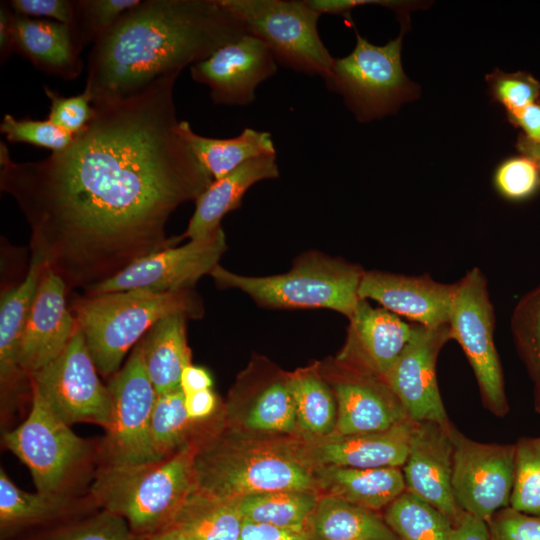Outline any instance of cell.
Returning a JSON list of instances; mask_svg holds the SVG:
<instances>
[{
	"label": "cell",
	"instance_id": "cell-1",
	"mask_svg": "<svg viewBox=\"0 0 540 540\" xmlns=\"http://www.w3.org/2000/svg\"><path fill=\"white\" fill-rule=\"evenodd\" d=\"M166 73L134 95L93 103L69 145L39 161L16 162L0 142V188L16 201L37 255L68 288L101 283L176 244L166 224L212 183L177 132Z\"/></svg>",
	"mask_w": 540,
	"mask_h": 540
},
{
	"label": "cell",
	"instance_id": "cell-2",
	"mask_svg": "<svg viewBox=\"0 0 540 540\" xmlns=\"http://www.w3.org/2000/svg\"><path fill=\"white\" fill-rule=\"evenodd\" d=\"M244 34L219 0H141L93 43L84 91L92 104L134 95Z\"/></svg>",
	"mask_w": 540,
	"mask_h": 540
},
{
	"label": "cell",
	"instance_id": "cell-3",
	"mask_svg": "<svg viewBox=\"0 0 540 540\" xmlns=\"http://www.w3.org/2000/svg\"><path fill=\"white\" fill-rule=\"evenodd\" d=\"M195 442L194 480L199 492L224 500L276 490L318 492L316 466L306 458L303 441L296 435L236 431L224 424L221 409Z\"/></svg>",
	"mask_w": 540,
	"mask_h": 540
},
{
	"label": "cell",
	"instance_id": "cell-4",
	"mask_svg": "<svg viewBox=\"0 0 540 540\" xmlns=\"http://www.w3.org/2000/svg\"><path fill=\"white\" fill-rule=\"evenodd\" d=\"M195 439L174 455L134 465H101L90 498L101 509L123 517L147 538L170 527L195 489Z\"/></svg>",
	"mask_w": 540,
	"mask_h": 540
},
{
	"label": "cell",
	"instance_id": "cell-5",
	"mask_svg": "<svg viewBox=\"0 0 540 540\" xmlns=\"http://www.w3.org/2000/svg\"><path fill=\"white\" fill-rule=\"evenodd\" d=\"M73 313L98 372L110 376L157 322L172 315L200 318L204 307L192 289L128 290L84 295L74 301Z\"/></svg>",
	"mask_w": 540,
	"mask_h": 540
},
{
	"label": "cell",
	"instance_id": "cell-6",
	"mask_svg": "<svg viewBox=\"0 0 540 540\" xmlns=\"http://www.w3.org/2000/svg\"><path fill=\"white\" fill-rule=\"evenodd\" d=\"M364 272L357 264L308 252L283 274L244 276L218 264L209 275L219 287L241 290L265 308H324L349 319L360 300L358 291Z\"/></svg>",
	"mask_w": 540,
	"mask_h": 540
},
{
	"label": "cell",
	"instance_id": "cell-7",
	"mask_svg": "<svg viewBox=\"0 0 540 540\" xmlns=\"http://www.w3.org/2000/svg\"><path fill=\"white\" fill-rule=\"evenodd\" d=\"M350 54L335 58L323 77L327 88L340 94L357 120L368 122L392 114L415 99L417 86L404 73L401 49L404 31L385 45H375L355 29Z\"/></svg>",
	"mask_w": 540,
	"mask_h": 540
},
{
	"label": "cell",
	"instance_id": "cell-8",
	"mask_svg": "<svg viewBox=\"0 0 540 540\" xmlns=\"http://www.w3.org/2000/svg\"><path fill=\"white\" fill-rule=\"evenodd\" d=\"M245 34L261 42L277 63L322 78L335 58L318 32L321 16L306 0H219Z\"/></svg>",
	"mask_w": 540,
	"mask_h": 540
},
{
	"label": "cell",
	"instance_id": "cell-9",
	"mask_svg": "<svg viewBox=\"0 0 540 540\" xmlns=\"http://www.w3.org/2000/svg\"><path fill=\"white\" fill-rule=\"evenodd\" d=\"M31 391L27 418L3 435V444L28 467L38 492L69 495L70 486L92 459L93 447Z\"/></svg>",
	"mask_w": 540,
	"mask_h": 540
},
{
	"label": "cell",
	"instance_id": "cell-10",
	"mask_svg": "<svg viewBox=\"0 0 540 540\" xmlns=\"http://www.w3.org/2000/svg\"><path fill=\"white\" fill-rule=\"evenodd\" d=\"M449 329L471 365L486 409L498 417L509 410L504 376L494 343L495 314L486 277L470 269L455 283Z\"/></svg>",
	"mask_w": 540,
	"mask_h": 540
},
{
	"label": "cell",
	"instance_id": "cell-11",
	"mask_svg": "<svg viewBox=\"0 0 540 540\" xmlns=\"http://www.w3.org/2000/svg\"><path fill=\"white\" fill-rule=\"evenodd\" d=\"M98 373L77 327L63 352L30 376V386L66 424L89 422L106 430L112 402Z\"/></svg>",
	"mask_w": 540,
	"mask_h": 540
},
{
	"label": "cell",
	"instance_id": "cell-12",
	"mask_svg": "<svg viewBox=\"0 0 540 540\" xmlns=\"http://www.w3.org/2000/svg\"><path fill=\"white\" fill-rule=\"evenodd\" d=\"M111 418L100 446L102 465L158 461L150 442V421L157 392L146 372L140 343L107 385Z\"/></svg>",
	"mask_w": 540,
	"mask_h": 540
},
{
	"label": "cell",
	"instance_id": "cell-13",
	"mask_svg": "<svg viewBox=\"0 0 540 540\" xmlns=\"http://www.w3.org/2000/svg\"><path fill=\"white\" fill-rule=\"evenodd\" d=\"M452 489L457 505L487 522L497 511L510 506L515 445L481 443L462 434L452 423Z\"/></svg>",
	"mask_w": 540,
	"mask_h": 540
},
{
	"label": "cell",
	"instance_id": "cell-14",
	"mask_svg": "<svg viewBox=\"0 0 540 540\" xmlns=\"http://www.w3.org/2000/svg\"><path fill=\"white\" fill-rule=\"evenodd\" d=\"M222 412L224 424L242 433L297 436L289 372L264 358L254 359L238 376Z\"/></svg>",
	"mask_w": 540,
	"mask_h": 540
},
{
	"label": "cell",
	"instance_id": "cell-15",
	"mask_svg": "<svg viewBox=\"0 0 540 540\" xmlns=\"http://www.w3.org/2000/svg\"><path fill=\"white\" fill-rule=\"evenodd\" d=\"M227 249L220 227L212 234L189 240L185 245L169 247L143 257L87 290L98 295L128 290L172 292L191 289L205 274H210Z\"/></svg>",
	"mask_w": 540,
	"mask_h": 540
},
{
	"label": "cell",
	"instance_id": "cell-16",
	"mask_svg": "<svg viewBox=\"0 0 540 540\" xmlns=\"http://www.w3.org/2000/svg\"><path fill=\"white\" fill-rule=\"evenodd\" d=\"M337 403L332 434L347 435L387 430L410 420L385 378L338 360L320 363Z\"/></svg>",
	"mask_w": 540,
	"mask_h": 540
},
{
	"label": "cell",
	"instance_id": "cell-17",
	"mask_svg": "<svg viewBox=\"0 0 540 540\" xmlns=\"http://www.w3.org/2000/svg\"><path fill=\"white\" fill-rule=\"evenodd\" d=\"M452 340L449 324L424 327L416 324L414 334L385 380L412 421H434L448 425L436 378V362L442 347Z\"/></svg>",
	"mask_w": 540,
	"mask_h": 540
},
{
	"label": "cell",
	"instance_id": "cell-18",
	"mask_svg": "<svg viewBox=\"0 0 540 540\" xmlns=\"http://www.w3.org/2000/svg\"><path fill=\"white\" fill-rule=\"evenodd\" d=\"M451 424L413 421L402 472L406 491L439 510L454 526L465 512L457 505L452 489Z\"/></svg>",
	"mask_w": 540,
	"mask_h": 540
},
{
	"label": "cell",
	"instance_id": "cell-19",
	"mask_svg": "<svg viewBox=\"0 0 540 540\" xmlns=\"http://www.w3.org/2000/svg\"><path fill=\"white\" fill-rule=\"evenodd\" d=\"M277 72V61L259 39L244 34L190 66L194 81L209 87L216 104L252 103L257 86Z\"/></svg>",
	"mask_w": 540,
	"mask_h": 540
},
{
	"label": "cell",
	"instance_id": "cell-20",
	"mask_svg": "<svg viewBox=\"0 0 540 540\" xmlns=\"http://www.w3.org/2000/svg\"><path fill=\"white\" fill-rule=\"evenodd\" d=\"M68 287L50 268H45L34 296L23 333L19 364L30 379L66 348L77 325L66 305Z\"/></svg>",
	"mask_w": 540,
	"mask_h": 540
},
{
	"label": "cell",
	"instance_id": "cell-21",
	"mask_svg": "<svg viewBox=\"0 0 540 540\" xmlns=\"http://www.w3.org/2000/svg\"><path fill=\"white\" fill-rule=\"evenodd\" d=\"M454 292L455 283H440L428 275L371 270L364 272L358 294L399 317L433 328L448 325Z\"/></svg>",
	"mask_w": 540,
	"mask_h": 540
},
{
	"label": "cell",
	"instance_id": "cell-22",
	"mask_svg": "<svg viewBox=\"0 0 540 540\" xmlns=\"http://www.w3.org/2000/svg\"><path fill=\"white\" fill-rule=\"evenodd\" d=\"M416 324H409L384 309L360 299L349 318L346 342L336 356L342 362L385 375L412 338Z\"/></svg>",
	"mask_w": 540,
	"mask_h": 540
},
{
	"label": "cell",
	"instance_id": "cell-23",
	"mask_svg": "<svg viewBox=\"0 0 540 540\" xmlns=\"http://www.w3.org/2000/svg\"><path fill=\"white\" fill-rule=\"evenodd\" d=\"M413 421L387 430L356 434H331L303 440L306 458L314 465L353 468L400 467L405 463Z\"/></svg>",
	"mask_w": 540,
	"mask_h": 540
},
{
	"label": "cell",
	"instance_id": "cell-24",
	"mask_svg": "<svg viewBox=\"0 0 540 540\" xmlns=\"http://www.w3.org/2000/svg\"><path fill=\"white\" fill-rule=\"evenodd\" d=\"M46 267L42 258L31 254L29 268L24 279L1 295L0 385L2 401H7L8 398L12 400L19 394L24 379L28 378L19 364L20 347L31 305Z\"/></svg>",
	"mask_w": 540,
	"mask_h": 540
},
{
	"label": "cell",
	"instance_id": "cell-25",
	"mask_svg": "<svg viewBox=\"0 0 540 540\" xmlns=\"http://www.w3.org/2000/svg\"><path fill=\"white\" fill-rule=\"evenodd\" d=\"M279 177L276 155L252 159L212 183L195 200V210L185 232L189 240L206 237L221 227L223 217L240 207L247 190L255 183Z\"/></svg>",
	"mask_w": 540,
	"mask_h": 540
},
{
	"label": "cell",
	"instance_id": "cell-26",
	"mask_svg": "<svg viewBox=\"0 0 540 540\" xmlns=\"http://www.w3.org/2000/svg\"><path fill=\"white\" fill-rule=\"evenodd\" d=\"M13 30L14 53L27 58L37 69L67 80L82 72V49L69 26L14 13Z\"/></svg>",
	"mask_w": 540,
	"mask_h": 540
},
{
	"label": "cell",
	"instance_id": "cell-27",
	"mask_svg": "<svg viewBox=\"0 0 540 540\" xmlns=\"http://www.w3.org/2000/svg\"><path fill=\"white\" fill-rule=\"evenodd\" d=\"M318 492L377 511H383L406 491L402 468H353L319 465L315 468Z\"/></svg>",
	"mask_w": 540,
	"mask_h": 540
},
{
	"label": "cell",
	"instance_id": "cell-28",
	"mask_svg": "<svg viewBox=\"0 0 540 540\" xmlns=\"http://www.w3.org/2000/svg\"><path fill=\"white\" fill-rule=\"evenodd\" d=\"M186 319L184 315L166 317L139 342L146 372L158 395L181 389V374L191 364Z\"/></svg>",
	"mask_w": 540,
	"mask_h": 540
},
{
	"label": "cell",
	"instance_id": "cell-29",
	"mask_svg": "<svg viewBox=\"0 0 540 540\" xmlns=\"http://www.w3.org/2000/svg\"><path fill=\"white\" fill-rule=\"evenodd\" d=\"M177 132L213 180L252 159L276 155L271 134L267 131L245 128L232 138H211L195 133L189 122L179 121Z\"/></svg>",
	"mask_w": 540,
	"mask_h": 540
},
{
	"label": "cell",
	"instance_id": "cell-30",
	"mask_svg": "<svg viewBox=\"0 0 540 540\" xmlns=\"http://www.w3.org/2000/svg\"><path fill=\"white\" fill-rule=\"evenodd\" d=\"M90 500L81 503L69 495L30 493L17 487L6 472H0V530L2 538L34 525L46 524L77 514Z\"/></svg>",
	"mask_w": 540,
	"mask_h": 540
},
{
	"label": "cell",
	"instance_id": "cell-31",
	"mask_svg": "<svg viewBox=\"0 0 540 540\" xmlns=\"http://www.w3.org/2000/svg\"><path fill=\"white\" fill-rule=\"evenodd\" d=\"M309 531L314 540H400L377 512L333 496H321Z\"/></svg>",
	"mask_w": 540,
	"mask_h": 540
},
{
	"label": "cell",
	"instance_id": "cell-32",
	"mask_svg": "<svg viewBox=\"0 0 540 540\" xmlns=\"http://www.w3.org/2000/svg\"><path fill=\"white\" fill-rule=\"evenodd\" d=\"M289 385L295 405L297 436L314 440L331 435L337 422V403L320 363L289 372Z\"/></svg>",
	"mask_w": 540,
	"mask_h": 540
},
{
	"label": "cell",
	"instance_id": "cell-33",
	"mask_svg": "<svg viewBox=\"0 0 540 540\" xmlns=\"http://www.w3.org/2000/svg\"><path fill=\"white\" fill-rule=\"evenodd\" d=\"M321 495L309 490H276L235 499L245 521L309 530Z\"/></svg>",
	"mask_w": 540,
	"mask_h": 540
},
{
	"label": "cell",
	"instance_id": "cell-34",
	"mask_svg": "<svg viewBox=\"0 0 540 540\" xmlns=\"http://www.w3.org/2000/svg\"><path fill=\"white\" fill-rule=\"evenodd\" d=\"M243 518L235 500H224L193 490L171 526L196 540H240Z\"/></svg>",
	"mask_w": 540,
	"mask_h": 540
},
{
	"label": "cell",
	"instance_id": "cell-35",
	"mask_svg": "<svg viewBox=\"0 0 540 540\" xmlns=\"http://www.w3.org/2000/svg\"><path fill=\"white\" fill-rule=\"evenodd\" d=\"M189 419L181 389L157 394L150 421V442L157 460L168 458L191 443L203 424Z\"/></svg>",
	"mask_w": 540,
	"mask_h": 540
},
{
	"label": "cell",
	"instance_id": "cell-36",
	"mask_svg": "<svg viewBox=\"0 0 540 540\" xmlns=\"http://www.w3.org/2000/svg\"><path fill=\"white\" fill-rule=\"evenodd\" d=\"M382 515L400 540H451L450 520L408 491L390 503Z\"/></svg>",
	"mask_w": 540,
	"mask_h": 540
},
{
	"label": "cell",
	"instance_id": "cell-37",
	"mask_svg": "<svg viewBox=\"0 0 540 540\" xmlns=\"http://www.w3.org/2000/svg\"><path fill=\"white\" fill-rule=\"evenodd\" d=\"M515 445L511 508L540 517V436L523 437Z\"/></svg>",
	"mask_w": 540,
	"mask_h": 540
},
{
	"label": "cell",
	"instance_id": "cell-38",
	"mask_svg": "<svg viewBox=\"0 0 540 540\" xmlns=\"http://www.w3.org/2000/svg\"><path fill=\"white\" fill-rule=\"evenodd\" d=\"M518 354L534 383L540 382V286L524 295L511 316Z\"/></svg>",
	"mask_w": 540,
	"mask_h": 540
},
{
	"label": "cell",
	"instance_id": "cell-39",
	"mask_svg": "<svg viewBox=\"0 0 540 540\" xmlns=\"http://www.w3.org/2000/svg\"><path fill=\"white\" fill-rule=\"evenodd\" d=\"M32 540H148L135 533L121 516L102 509L90 517L69 521Z\"/></svg>",
	"mask_w": 540,
	"mask_h": 540
},
{
	"label": "cell",
	"instance_id": "cell-40",
	"mask_svg": "<svg viewBox=\"0 0 540 540\" xmlns=\"http://www.w3.org/2000/svg\"><path fill=\"white\" fill-rule=\"evenodd\" d=\"M141 0H77V41L81 49L101 37Z\"/></svg>",
	"mask_w": 540,
	"mask_h": 540
},
{
	"label": "cell",
	"instance_id": "cell-41",
	"mask_svg": "<svg viewBox=\"0 0 540 540\" xmlns=\"http://www.w3.org/2000/svg\"><path fill=\"white\" fill-rule=\"evenodd\" d=\"M493 185L507 200L528 199L540 190V167L521 154L506 158L494 171Z\"/></svg>",
	"mask_w": 540,
	"mask_h": 540
},
{
	"label": "cell",
	"instance_id": "cell-42",
	"mask_svg": "<svg viewBox=\"0 0 540 540\" xmlns=\"http://www.w3.org/2000/svg\"><path fill=\"white\" fill-rule=\"evenodd\" d=\"M489 93L507 114L515 113L540 99V83L526 72L507 73L495 68L486 76Z\"/></svg>",
	"mask_w": 540,
	"mask_h": 540
},
{
	"label": "cell",
	"instance_id": "cell-43",
	"mask_svg": "<svg viewBox=\"0 0 540 540\" xmlns=\"http://www.w3.org/2000/svg\"><path fill=\"white\" fill-rule=\"evenodd\" d=\"M0 131L6 139L13 143H27L37 147L58 152L69 145L74 134L66 132L48 119L34 120L29 117L17 119L5 114Z\"/></svg>",
	"mask_w": 540,
	"mask_h": 540
},
{
	"label": "cell",
	"instance_id": "cell-44",
	"mask_svg": "<svg viewBox=\"0 0 540 540\" xmlns=\"http://www.w3.org/2000/svg\"><path fill=\"white\" fill-rule=\"evenodd\" d=\"M43 89L50 102L47 119L60 129L76 134L92 119L94 107L86 91L64 97L46 85Z\"/></svg>",
	"mask_w": 540,
	"mask_h": 540
},
{
	"label": "cell",
	"instance_id": "cell-45",
	"mask_svg": "<svg viewBox=\"0 0 540 540\" xmlns=\"http://www.w3.org/2000/svg\"><path fill=\"white\" fill-rule=\"evenodd\" d=\"M486 524L490 540H540V517L511 507L497 511Z\"/></svg>",
	"mask_w": 540,
	"mask_h": 540
},
{
	"label": "cell",
	"instance_id": "cell-46",
	"mask_svg": "<svg viewBox=\"0 0 540 540\" xmlns=\"http://www.w3.org/2000/svg\"><path fill=\"white\" fill-rule=\"evenodd\" d=\"M7 3L10 9L17 15L33 18L44 17V19L48 18V20H53L69 26L77 41L76 1L11 0Z\"/></svg>",
	"mask_w": 540,
	"mask_h": 540
},
{
	"label": "cell",
	"instance_id": "cell-47",
	"mask_svg": "<svg viewBox=\"0 0 540 540\" xmlns=\"http://www.w3.org/2000/svg\"><path fill=\"white\" fill-rule=\"evenodd\" d=\"M307 3L320 15H340L351 20V11L359 6L380 5L392 9L398 14L401 30L407 31L408 14L413 9L423 8L422 2L398 1V0H306Z\"/></svg>",
	"mask_w": 540,
	"mask_h": 540
},
{
	"label": "cell",
	"instance_id": "cell-48",
	"mask_svg": "<svg viewBox=\"0 0 540 540\" xmlns=\"http://www.w3.org/2000/svg\"><path fill=\"white\" fill-rule=\"evenodd\" d=\"M240 540H314L306 529L282 528L243 520Z\"/></svg>",
	"mask_w": 540,
	"mask_h": 540
},
{
	"label": "cell",
	"instance_id": "cell-49",
	"mask_svg": "<svg viewBox=\"0 0 540 540\" xmlns=\"http://www.w3.org/2000/svg\"><path fill=\"white\" fill-rule=\"evenodd\" d=\"M184 396L187 415L193 422H206L221 410L219 400L212 389L184 394Z\"/></svg>",
	"mask_w": 540,
	"mask_h": 540
},
{
	"label": "cell",
	"instance_id": "cell-50",
	"mask_svg": "<svg viewBox=\"0 0 540 540\" xmlns=\"http://www.w3.org/2000/svg\"><path fill=\"white\" fill-rule=\"evenodd\" d=\"M510 123L530 141L540 142V99L518 112L507 114Z\"/></svg>",
	"mask_w": 540,
	"mask_h": 540
},
{
	"label": "cell",
	"instance_id": "cell-51",
	"mask_svg": "<svg viewBox=\"0 0 540 540\" xmlns=\"http://www.w3.org/2000/svg\"><path fill=\"white\" fill-rule=\"evenodd\" d=\"M451 540H490L487 524L469 513H464L452 528Z\"/></svg>",
	"mask_w": 540,
	"mask_h": 540
},
{
	"label": "cell",
	"instance_id": "cell-52",
	"mask_svg": "<svg viewBox=\"0 0 540 540\" xmlns=\"http://www.w3.org/2000/svg\"><path fill=\"white\" fill-rule=\"evenodd\" d=\"M212 386V376L205 368L192 364L184 368L180 379V388L184 394L211 389Z\"/></svg>",
	"mask_w": 540,
	"mask_h": 540
},
{
	"label": "cell",
	"instance_id": "cell-53",
	"mask_svg": "<svg viewBox=\"0 0 540 540\" xmlns=\"http://www.w3.org/2000/svg\"><path fill=\"white\" fill-rule=\"evenodd\" d=\"M14 13L7 2L0 5V58L5 62L14 53Z\"/></svg>",
	"mask_w": 540,
	"mask_h": 540
},
{
	"label": "cell",
	"instance_id": "cell-54",
	"mask_svg": "<svg viewBox=\"0 0 540 540\" xmlns=\"http://www.w3.org/2000/svg\"><path fill=\"white\" fill-rule=\"evenodd\" d=\"M516 147L521 155L530 158L540 167V142L530 141L521 134Z\"/></svg>",
	"mask_w": 540,
	"mask_h": 540
},
{
	"label": "cell",
	"instance_id": "cell-55",
	"mask_svg": "<svg viewBox=\"0 0 540 540\" xmlns=\"http://www.w3.org/2000/svg\"><path fill=\"white\" fill-rule=\"evenodd\" d=\"M148 540H196L183 529L170 526L148 538Z\"/></svg>",
	"mask_w": 540,
	"mask_h": 540
},
{
	"label": "cell",
	"instance_id": "cell-56",
	"mask_svg": "<svg viewBox=\"0 0 540 540\" xmlns=\"http://www.w3.org/2000/svg\"><path fill=\"white\" fill-rule=\"evenodd\" d=\"M534 407L535 410L540 414V382L535 383L534 387Z\"/></svg>",
	"mask_w": 540,
	"mask_h": 540
}]
</instances>
